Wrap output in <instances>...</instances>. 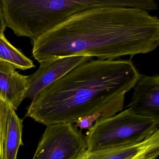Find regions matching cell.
Instances as JSON below:
<instances>
[{
	"label": "cell",
	"instance_id": "cell-7",
	"mask_svg": "<svg viewBox=\"0 0 159 159\" xmlns=\"http://www.w3.org/2000/svg\"><path fill=\"white\" fill-rule=\"evenodd\" d=\"M92 58L84 56H71L40 66L36 72L29 76V88L25 98L33 99L72 69Z\"/></svg>",
	"mask_w": 159,
	"mask_h": 159
},
{
	"label": "cell",
	"instance_id": "cell-8",
	"mask_svg": "<svg viewBox=\"0 0 159 159\" xmlns=\"http://www.w3.org/2000/svg\"><path fill=\"white\" fill-rule=\"evenodd\" d=\"M129 108L135 114L159 120V75H141Z\"/></svg>",
	"mask_w": 159,
	"mask_h": 159
},
{
	"label": "cell",
	"instance_id": "cell-9",
	"mask_svg": "<svg viewBox=\"0 0 159 159\" xmlns=\"http://www.w3.org/2000/svg\"><path fill=\"white\" fill-rule=\"evenodd\" d=\"M15 67L0 60V99L16 110L25 98L29 88V76L16 71Z\"/></svg>",
	"mask_w": 159,
	"mask_h": 159
},
{
	"label": "cell",
	"instance_id": "cell-5",
	"mask_svg": "<svg viewBox=\"0 0 159 159\" xmlns=\"http://www.w3.org/2000/svg\"><path fill=\"white\" fill-rule=\"evenodd\" d=\"M87 150L85 137L70 123L46 125L32 159H76Z\"/></svg>",
	"mask_w": 159,
	"mask_h": 159
},
{
	"label": "cell",
	"instance_id": "cell-14",
	"mask_svg": "<svg viewBox=\"0 0 159 159\" xmlns=\"http://www.w3.org/2000/svg\"><path fill=\"white\" fill-rule=\"evenodd\" d=\"M158 156H159V155L158 154H155V155H152V156H150V157L144 159H157V158Z\"/></svg>",
	"mask_w": 159,
	"mask_h": 159
},
{
	"label": "cell",
	"instance_id": "cell-11",
	"mask_svg": "<svg viewBox=\"0 0 159 159\" xmlns=\"http://www.w3.org/2000/svg\"><path fill=\"white\" fill-rule=\"evenodd\" d=\"M126 93V92L120 93L98 108L93 114L80 118L77 120L74 125V126L76 128H80L81 130H89L98 119L108 118L116 115L123 109Z\"/></svg>",
	"mask_w": 159,
	"mask_h": 159
},
{
	"label": "cell",
	"instance_id": "cell-1",
	"mask_svg": "<svg viewBox=\"0 0 159 159\" xmlns=\"http://www.w3.org/2000/svg\"><path fill=\"white\" fill-rule=\"evenodd\" d=\"M159 19L136 8L102 7L76 13L33 42L41 66L67 57L98 60L131 58L156 50Z\"/></svg>",
	"mask_w": 159,
	"mask_h": 159
},
{
	"label": "cell",
	"instance_id": "cell-3",
	"mask_svg": "<svg viewBox=\"0 0 159 159\" xmlns=\"http://www.w3.org/2000/svg\"><path fill=\"white\" fill-rule=\"evenodd\" d=\"M6 27L33 42L71 16L68 0H1Z\"/></svg>",
	"mask_w": 159,
	"mask_h": 159
},
{
	"label": "cell",
	"instance_id": "cell-4",
	"mask_svg": "<svg viewBox=\"0 0 159 159\" xmlns=\"http://www.w3.org/2000/svg\"><path fill=\"white\" fill-rule=\"evenodd\" d=\"M159 120L135 114L129 108L97 120L85 137L87 150L139 143L159 129Z\"/></svg>",
	"mask_w": 159,
	"mask_h": 159
},
{
	"label": "cell",
	"instance_id": "cell-6",
	"mask_svg": "<svg viewBox=\"0 0 159 159\" xmlns=\"http://www.w3.org/2000/svg\"><path fill=\"white\" fill-rule=\"evenodd\" d=\"M159 154V130L141 142L89 151L76 159H144Z\"/></svg>",
	"mask_w": 159,
	"mask_h": 159
},
{
	"label": "cell",
	"instance_id": "cell-2",
	"mask_svg": "<svg viewBox=\"0 0 159 159\" xmlns=\"http://www.w3.org/2000/svg\"><path fill=\"white\" fill-rule=\"evenodd\" d=\"M140 76L131 59L92 58L37 95L26 116L46 125L74 124L117 95L130 91Z\"/></svg>",
	"mask_w": 159,
	"mask_h": 159
},
{
	"label": "cell",
	"instance_id": "cell-12",
	"mask_svg": "<svg viewBox=\"0 0 159 159\" xmlns=\"http://www.w3.org/2000/svg\"><path fill=\"white\" fill-rule=\"evenodd\" d=\"M0 60L12 64L17 69L25 70L35 67L33 62L13 46L2 33H0Z\"/></svg>",
	"mask_w": 159,
	"mask_h": 159
},
{
	"label": "cell",
	"instance_id": "cell-13",
	"mask_svg": "<svg viewBox=\"0 0 159 159\" xmlns=\"http://www.w3.org/2000/svg\"><path fill=\"white\" fill-rule=\"evenodd\" d=\"M11 107L0 99V159H3V143L6 133L7 119Z\"/></svg>",
	"mask_w": 159,
	"mask_h": 159
},
{
	"label": "cell",
	"instance_id": "cell-10",
	"mask_svg": "<svg viewBox=\"0 0 159 159\" xmlns=\"http://www.w3.org/2000/svg\"><path fill=\"white\" fill-rule=\"evenodd\" d=\"M23 120L20 119L15 111L11 108L7 119L6 133L3 143V159H16L22 141Z\"/></svg>",
	"mask_w": 159,
	"mask_h": 159
}]
</instances>
